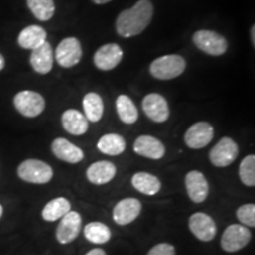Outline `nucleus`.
Returning a JSON list of instances; mask_svg holds the SVG:
<instances>
[{"label":"nucleus","instance_id":"6ab92c4d","mask_svg":"<svg viewBox=\"0 0 255 255\" xmlns=\"http://www.w3.org/2000/svg\"><path fill=\"white\" fill-rule=\"evenodd\" d=\"M30 63L32 69L37 73H40V75L49 73L53 66V53L50 43L45 41L37 49L32 50Z\"/></svg>","mask_w":255,"mask_h":255},{"label":"nucleus","instance_id":"f257e3e1","mask_svg":"<svg viewBox=\"0 0 255 255\" xmlns=\"http://www.w3.org/2000/svg\"><path fill=\"white\" fill-rule=\"evenodd\" d=\"M154 6L150 0H138L131 8L124 9L116 19V31L121 37L130 38L142 33L150 24Z\"/></svg>","mask_w":255,"mask_h":255},{"label":"nucleus","instance_id":"b1692460","mask_svg":"<svg viewBox=\"0 0 255 255\" xmlns=\"http://www.w3.org/2000/svg\"><path fill=\"white\" fill-rule=\"evenodd\" d=\"M83 109L88 121L92 123L100 122L104 113L103 100L96 92H89L83 98Z\"/></svg>","mask_w":255,"mask_h":255},{"label":"nucleus","instance_id":"1a4fd4ad","mask_svg":"<svg viewBox=\"0 0 255 255\" xmlns=\"http://www.w3.org/2000/svg\"><path fill=\"white\" fill-rule=\"evenodd\" d=\"M82 229V216L78 212L70 210L66 215L60 219L56 231V238L59 244H71L78 238Z\"/></svg>","mask_w":255,"mask_h":255},{"label":"nucleus","instance_id":"4be33fe9","mask_svg":"<svg viewBox=\"0 0 255 255\" xmlns=\"http://www.w3.org/2000/svg\"><path fill=\"white\" fill-rule=\"evenodd\" d=\"M46 41V31L38 25H31V26L25 27L23 31L19 33L18 44L23 49L34 50L41 44Z\"/></svg>","mask_w":255,"mask_h":255},{"label":"nucleus","instance_id":"a878e982","mask_svg":"<svg viewBox=\"0 0 255 255\" xmlns=\"http://www.w3.org/2000/svg\"><path fill=\"white\" fill-rule=\"evenodd\" d=\"M84 237L95 245H104L111 239V231L103 222L94 221L84 227Z\"/></svg>","mask_w":255,"mask_h":255},{"label":"nucleus","instance_id":"20e7f679","mask_svg":"<svg viewBox=\"0 0 255 255\" xmlns=\"http://www.w3.org/2000/svg\"><path fill=\"white\" fill-rule=\"evenodd\" d=\"M193 41L197 49L209 56H222L228 49V43L226 38L215 31H197L194 33Z\"/></svg>","mask_w":255,"mask_h":255},{"label":"nucleus","instance_id":"72a5a7b5","mask_svg":"<svg viewBox=\"0 0 255 255\" xmlns=\"http://www.w3.org/2000/svg\"><path fill=\"white\" fill-rule=\"evenodd\" d=\"M92 1H94L95 4H98V5H103V4H107V2L111 1V0H92Z\"/></svg>","mask_w":255,"mask_h":255},{"label":"nucleus","instance_id":"4468645a","mask_svg":"<svg viewBox=\"0 0 255 255\" xmlns=\"http://www.w3.org/2000/svg\"><path fill=\"white\" fill-rule=\"evenodd\" d=\"M187 194L194 203H202L209 195V183L199 170H191L184 178Z\"/></svg>","mask_w":255,"mask_h":255},{"label":"nucleus","instance_id":"f3484780","mask_svg":"<svg viewBox=\"0 0 255 255\" xmlns=\"http://www.w3.org/2000/svg\"><path fill=\"white\" fill-rule=\"evenodd\" d=\"M51 150L60 161L68 162L71 164L78 163L84 158V152L82 149L63 137H58L52 142Z\"/></svg>","mask_w":255,"mask_h":255},{"label":"nucleus","instance_id":"bb28decb","mask_svg":"<svg viewBox=\"0 0 255 255\" xmlns=\"http://www.w3.org/2000/svg\"><path fill=\"white\" fill-rule=\"evenodd\" d=\"M116 109L120 120L126 124H133L138 119V111L131 98L127 95L119 96L116 101Z\"/></svg>","mask_w":255,"mask_h":255},{"label":"nucleus","instance_id":"a211bd4d","mask_svg":"<svg viewBox=\"0 0 255 255\" xmlns=\"http://www.w3.org/2000/svg\"><path fill=\"white\" fill-rule=\"evenodd\" d=\"M116 165L109 161H97L92 163L87 170L89 182L96 186L109 183L116 176Z\"/></svg>","mask_w":255,"mask_h":255},{"label":"nucleus","instance_id":"39448f33","mask_svg":"<svg viewBox=\"0 0 255 255\" xmlns=\"http://www.w3.org/2000/svg\"><path fill=\"white\" fill-rule=\"evenodd\" d=\"M15 109L19 114H21L25 117H33L39 116L45 109V100L40 94L34 91H20L14 96L13 100Z\"/></svg>","mask_w":255,"mask_h":255},{"label":"nucleus","instance_id":"393cba45","mask_svg":"<svg viewBox=\"0 0 255 255\" xmlns=\"http://www.w3.org/2000/svg\"><path fill=\"white\" fill-rule=\"evenodd\" d=\"M126 139L119 133H107L97 142V148L101 152L109 156H119L126 150Z\"/></svg>","mask_w":255,"mask_h":255},{"label":"nucleus","instance_id":"c9c22d12","mask_svg":"<svg viewBox=\"0 0 255 255\" xmlns=\"http://www.w3.org/2000/svg\"><path fill=\"white\" fill-rule=\"evenodd\" d=\"M2 213H4V208H2V206L0 205V218L2 216Z\"/></svg>","mask_w":255,"mask_h":255},{"label":"nucleus","instance_id":"412c9836","mask_svg":"<svg viewBox=\"0 0 255 255\" xmlns=\"http://www.w3.org/2000/svg\"><path fill=\"white\" fill-rule=\"evenodd\" d=\"M131 184L137 191L146 196H154L159 193L162 188V183L159 178L155 175L139 171L136 173L131 178Z\"/></svg>","mask_w":255,"mask_h":255},{"label":"nucleus","instance_id":"c756f323","mask_svg":"<svg viewBox=\"0 0 255 255\" xmlns=\"http://www.w3.org/2000/svg\"><path fill=\"white\" fill-rule=\"evenodd\" d=\"M237 218L241 225L247 227H255V205L254 203H246L239 207L237 210Z\"/></svg>","mask_w":255,"mask_h":255},{"label":"nucleus","instance_id":"f03ea898","mask_svg":"<svg viewBox=\"0 0 255 255\" xmlns=\"http://www.w3.org/2000/svg\"><path fill=\"white\" fill-rule=\"evenodd\" d=\"M18 176L28 183L45 184L53 177V170L49 164L40 159H25L18 167Z\"/></svg>","mask_w":255,"mask_h":255},{"label":"nucleus","instance_id":"9d476101","mask_svg":"<svg viewBox=\"0 0 255 255\" xmlns=\"http://www.w3.org/2000/svg\"><path fill=\"white\" fill-rule=\"evenodd\" d=\"M189 229L191 234L200 241L209 242L216 235V223L212 216L206 213H194L189 218Z\"/></svg>","mask_w":255,"mask_h":255},{"label":"nucleus","instance_id":"2eb2a0df","mask_svg":"<svg viewBox=\"0 0 255 255\" xmlns=\"http://www.w3.org/2000/svg\"><path fill=\"white\" fill-rule=\"evenodd\" d=\"M123 58V51L117 44H105L96 51L94 63L100 70L109 71L116 68Z\"/></svg>","mask_w":255,"mask_h":255},{"label":"nucleus","instance_id":"f8f14e48","mask_svg":"<svg viewBox=\"0 0 255 255\" xmlns=\"http://www.w3.org/2000/svg\"><path fill=\"white\" fill-rule=\"evenodd\" d=\"M142 108L145 116L152 122L163 123L169 119L168 102L159 94H149L143 98Z\"/></svg>","mask_w":255,"mask_h":255},{"label":"nucleus","instance_id":"dca6fc26","mask_svg":"<svg viewBox=\"0 0 255 255\" xmlns=\"http://www.w3.org/2000/svg\"><path fill=\"white\" fill-rule=\"evenodd\" d=\"M133 151L137 155L149 159H161L165 154L163 143L156 137L142 135L137 137L133 143Z\"/></svg>","mask_w":255,"mask_h":255},{"label":"nucleus","instance_id":"9b49d317","mask_svg":"<svg viewBox=\"0 0 255 255\" xmlns=\"http://www.w3.org/2000/svg\"><path fill=\"white\" fill-rule=\"evenodd\" d=\"M142 203L135 197H126L119 201L113 210V219L119 226H127L141 214Z\"/></svg>","mask_w":255,"mask_h":255},{"label":"nucleus","instance_id":"6e6552de","mask_svg":"<svg viewBox=\"0 0 255 255\" xmlns=\"http://www.w3.org/2000/svg\"><path fill=\"white\" fill-rule=\"evenodd\" d=\"M82 46L77 38L69 37L63 39L56 49V60L63 68H73L82 59Z\"/></svg>","mask_w":255,"mask_h":255},{"label":"nucleus","instance_id":"473e14b6","mask_svg":"<svg viewBox=\"0 0 255 255\" xmlns=\"http://www.w3.org/2000/svg\"><path fill=\"white\" fill-rule=\"evenodd\" d=\"M255 26H252V28H251V36H252V44H253V45H255Z\"/></svg>","mask_w":255,"mask_h":255},{"label":"nucleus","instance_id":"7c9ffc66","mask_svg":"<svg viewBox=\"0 0 255 255\" xmlns=\"http://www.w3.org/2000/svg\"><path fill=\"white\" fill-rule=\"evenodd\" d=\"M146 255H176V251L173 245L162 242V244L155 245Z\"/></svg>","mask_w":255,"mask_h":255},{"label":"nucleus","instance_id":"5701e85b","mask_svg":"<svg viewBox=\"0 0 255 255\" xmlns=\"http://www.w3.org/2000/svg\"><path fill=\"white\" fill-rule=\"evenodd\" d=\"M70 210H71V203L68 199L56 197V199L47 202L41 210V218L47 222H55L68 214Z\"/></svg>","mask_w":255,"mask_h":255},{"label":"nucleus","instance_id":"0eeeda50","mask_svg":"<svg viewBox=\"0 0 255 255\" xmlns=\"http://www.w3.org/2000/svg\"><path fill=\"white\" fill-rule=\"evenodd\" d=\"M252 239L251 231L244 225H231L223 232L221 237V247L228 253L241 251L250 244Z\"/></svg>","mask_w":255,"mask_h":255},{"label":"nucleus","instance_id":"cd10ccee","mask_svg":"<svg viewBox=\"0 0 255 255\" xmlns=\"http://www.w3.org/2000/svg\"><path fill=\"white\" fill-rule=\"evenodd\" d=\"M27 6L34 17L41 21L50 20L55 14L53 0H27Z\"/></svg>","mask_w":255,"mask_h":255},{"label":"nucleus","instance_id":"c85d7f7f","mask_svg":"<svg viewBox=\"0 0 255 255\" xmlns=\"http://www.w3.org/2000/svg\"><path fill=\"white\" fill-rule=\"evenodd\" d=\"M239 176L241 182L247 187L255 186V156L248 155L241 161L239 167Z\"/></svg>","mask_w":255,"mask_h":255},{"label":"nucleus","instance_id":"f704fd0d","mask_svg":"<svg viewBox=\"0 0 255 255\" xmlns=\"http://www.w3.org/2000/svg\"><path fill=\"white\" fill-rule=\"evenodd\" d=\"M4 66H5V59H4V57L1 56V53H0V71L4 69Z\"/></svg>","mask_w":255,"mask_h":255},{"label":"nucleus","instance_id":"423d86ee","mask_svg":"<svg viewBox=\"0 0 255 255\" xmlns=\"http://www.w3.org/2000/svg\"><path fill=\"white\" fill-rule=\"evenodd\" d=\"M239 155V145L231 137H222L209 151V159L213 165L225 168L231 165Z\"/></svg>","mask_w":255,"mask_h":255},{"label":"nucleus","instance_id":"2f4dec72","mask_svg":"<svg viewBox=\"0 0 255 255\" xmlns=\"http://www.w3.org/2000/svg\"><path fill=\"white\" fill-rule=\"evenodd\" d=\"M85 255H107V253H105V251L102 250V248H94V250L89 251Z\"/></svg>","mask_w":255,"mask_h":255},{"label":"nucleus","instance_id":"ddd939ff","mask_svg":"<svg viewBox=\"0 0 255 255\" xmlns=\"http://www.w3.org/2000/svg\"><path fill=\"white\" fill-rule=\"evenodd\" d=\"M214 128L208 122L193 124L184 133V142L190 149H202L213 141Z\"/></svg>","mask_w":255,"mask_h":255},{"label":"nucleus","instance_id":"7ed1b4c3","mask_svg":"<svg viewBox=\"0 0 255 255\" xmlns=\"http://www.w3.org/2000/svg\"><path fill=\"white\" fill-rule=\"evenodd\" d=\"M186 70V60L178 55H167L156 58L150 65V73L156 79L169 81L181 76Z\"/></svg>","mask_w":255,"mask_h":255},{"label":"nucleus","instance_id":"aec40b11","mask_svg":"<svg viewBox=\"0 0 255 255\" xmlns=\"http://www.w3.org/2000/svg\"><path fill=\"white\" fill-rule=\"evenodd\" d=\"M63 128L75 136L84 135L89 129V121L84 114L76 109H69L62 115Z\"/></svg>","mask_w":255,"mask_h":255}]
</instances>
